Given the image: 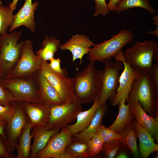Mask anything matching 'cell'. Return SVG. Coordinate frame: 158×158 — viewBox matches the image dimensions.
I'll use <instances>...</instances> for the list:
<instances>
[{
    "label": "cell",
    "instance_id": "obj_45",
    "mask_svg": "<svg viewBox=\"0 0 158 158\" xmlns=\"http://www.w3.org/2000/svg\"><path fill=\"white\" fill-rule=\"evenodd\" d=\"M153 23L157 27H158V22H153Z\"/></svg>",
    "mask_w": 158,
    "mask_h": 158
},
{
    "label": "cell",
    "instance_id": "obj_27",
    "mask_svg": "<svg viewBox=\"0 0 158 158\" xmlns=\"http://www.w3.org/2000/svg\"><path fill=\"white\" fill-rule=\"evenodd\" d=\"M120 134L121 137L120 139L128 147L133 157L140 158L137 144L138 135L133 122L127 126Z\"/></svg>",
    "mask_w": 158,
    "mask_h": 158
},
{
    "label": "cell",
    "instance_id": "obj_28",
    "mask_svg": "<svg viewBox=\"0 0 158 158\" xmlns=\"http://www.w3.org/2000/svg\"><path fill=\"white\" fill-rule=\"evenodd\" d=\"M135 7L143 8L152 14H154L156 10L152 6L149 0H120L116 5V11L119 14L126 10Z\"/></svg>",
    "mask_w": 158,
    "mask_h": 158
},
{
    "label": "cell",
    "instance_id": "obj_46",
    "mask_svg": "<svg viewBox=\"0 0 158 158\" xmlns=\"http://www.w3.org/2000/svg\"><path fill=\"white\" fill-rule=\"evenodd\" d=\"M2 4V2L1 1V0H0V5H1Z\"/></svg>",
    "mask_w": 158,
    "mask_h": 158
},
{
    "label": "cell",
    "instance_id": "obj_5",
    "mask_svg": "<svg viewBox=\"0 0 158 158\" xmlns=\"http://www.w3.org/2000/svg\"><path fill=\"white\" fill-rule=\"evenodd\" d=\"M134 33L131 30L123 29L116 35H113L110 39L94 45L88 54L89 61L103 62L114 57L126 45L133 41Z\"/></svg>",
    "mask_w": 158,
    "mask_h": 158
},
{
    "label": "cell",
    "instance_id": "obj_26",
    "mask_svg": "<svg viewBox=\"0 0 158 158\" xmlns=\"http://www.w3.org/2000/svg\"><path fill=\"white\" fill-rule=\"evenodd\" d=\"M60 44V40L54 36L50 37L46 36L41 45V48L36 52L37 56L42 61H47L54 58Z\"/></svg>",
    "mask_w": 158,
    "mask_h": 158
},
{
    "label": "cell",
    "instance_id": "obj_41",
    "mask_svg": "<svg viewBox=\"0 0 158 158\" xmlns=\"http://www.w3.org/2000/svg\"><path fill=\"white\" fill-rule=\"evenodd\" d=\"M6 125L0 123V134H1L6 139L4 134V130Z\"/></svg>",
    "mask_w": 158,
    "mask_h": 158
},
{
    "label": "cell",
    "instance_id": "obj_24",
    "mask_svg": "<svg viewBox=\"0 0 158 158\" xmlns=\"http://www.w3.org/2000/svg\"><path fill=\"white\" fill-rule=\"evenodd\" d=\"M88 141L73 137L72 140L67 145L60 158H90Z\"/></svg>",
    "mask_w": 158,
    "mask_h": 158
},
{
    "label": "cell",
    "instance_id": "obj_16",
    "mask_svg": "<svg viewBox=\"0 0 158 158\" xmlns=\"http://www.w3.org/2000/svg\"><path fill=\"white\" fill-rule=\"evenodd\" d=\"M35 77L38 87L40 103L49 107L63 104L56 90L40 70L35 74Z\"/></svg>",
    "mask_w": 158,
    "mask_h": 158
},
{
    "label": "cell",
    "instance_id": "obj_44",
    "mask_svg": "<svg viewBox=\"0 0 158 158\" xmlns=\"http://www.w3.org/2000/svg\"><path fill=\"white\" fill-rule=\"evenodd\" d=\"M158 13H157V15L154 17V18H153V20L154 21V22H158Z\"/></svg>",
    "mask_w": 158,
    "mask_h": 158
},
{
    "label": "cell",
    "instance_id": "obj_11",
    "mask_svg": "<svg viewBox=\"0 0 158 158\" xmlns=\"http://www.w3.org/2000/svg\"><path fill=\"white\" fill-rule=\"evenodd\" d=\"M40 71L56 90L63 104L77 101L73 91L71 78L54 71L47 61H43Z\"/></svg>",
    "mask_w": 158,
    "mask_h": 158
},
{
    "label": "cell",
    "instance_id": "obj_20",
    "mask_svg": "<svg viewBox=\"0 0 158 158\" xmlns=\"http://www.w3.org/2000/svg\"><path fill=\"white\" fill-rule=\"evenodd\" d=\"M100 106L97 98L89 109L80 112L76 116V122L73 125L66 126L70 134L72 135L86 129L90 124L96 110Z\"/></svg>",
    "mask_w": 158,
    "mask_h": 158
},
{
    "label": "cell",
    "instance_id": "obj_48",
    "mask_svg": "<svg viewBox=\"0 0 158 158\" xmlns=\"http://www.w3.org/2000/svg\"><path fill=\"white\" fill-rule=\"evenodd\" d=\"M0 67H1V65H0Z\"/></svg>",
    "mask_w": 158,
    "mask_h": 158
},
{
    "label": "cell",
    "instance_id": "obj_12",
    "mask_svg": "<svg viewBox=\"0 0 158 158\" xmlns=\"http://www.w3.org/2000/svg\"><path fill=\"white\" fill-rule=\"evenodd\" d=\"M123 53L121 50L114 57L116 61L122 62L124 69L119 76V85L116 93L109 99L112 105L114 106L118 105L122 99H124L126 101L128 99L135 73V70L124 60Z\"/></svg>",
    "mask_w": 158,
    "mask_h": 158
},
{
    "label": "cell",
    "instance_id": "obj_29",
    "mask_svg": "<svg viewBox=\"0 0 158 158\" xmlns=\"http://www.w3.org/2000/svg\"><path fill=\"white\" fill-rule=\"evenodd\" d=\"M14 19L13 11L9 6L0 5V35L6 32L7 30L12 24Z\"/></svg>",
    "mask_w": 158,
    "mask_h": 158
},
{
    "label": "cell",
    "instance_id": "obj_33",
    "mask_svg": "<svg viewBox=\"0 0 158 158\" xmlns=\"http://www.w3.org/2000/svg\"><path fill=\"white\" fill-rule=\"evenodd\" d=\"M13 104L3 105L0 104V123L6 125L11 120L14 113Z\"/></svg>",
    "mask_w": 158,
    "mask_h": 158
},
{
    "label": "cell",
    "instance_id": "obj_34",
    "mask_svg": "<svg viewBox=\"0 0 158 158\" xmlns=\"http://www.w3.org/2000/svg\"><path fill=\"white\" fill-rule=\"evenodd\" d=\"M6 139L0 134V158H16Z\"/></svg>",
    "mask_w": 158,
    "mask_h": 158
},
{
    "label": "cell",
    "instance_id": "obj_21",
    "mask_svg": "<svg viewBox=\"0 0 158 158\" xmlns=\"http://www.w3.org/2000/svg\"><path fill=\"white\" fill-rule=\"evenodd\" d=\"M107 109L106 104L101 105L96 110L95 116L88 127L83 131L73 135V138L75 139L89 141L102 125L103 118Z\"/></svg>",
    "mask_w": 158,
    "mask_h": 158
},
{
    "label": "cell",
    "instance_id": "obj_35",
    "mask_svg": "<svg viewBox=\"0 0 158 158\" xmlns=\"http://www.w3.org/2000/svg\"><path fill=\"white\" fill-rule=\"evenodd\" d=\"M15 101L16 100L12 94L4 87L0 81V104L10 105Z\"/></svg>",
    "mask_w": 158,
    "mask_h": 158
},
{
    "label": "cell",
    "instance_id": "obj_6",
    "mask_svg": "<svg viewBox=\"0 0 158 158\" xmlns=\"http://www.w3.org/2000/svg\"><path fill=\"white\" fill-rule=\"evenodd\" d=\"M103 62V69L97 71L101 87L98 98L100 105L106 104L108 99L115 95L119 85V72L123 68V63L121 61L114 62L111 59H107Z\"/></svg>",
    "mask_w": 158,
    "mask_h": 158
},
{
    "label": "cell",
    "instance_id": "obj_4",
    "mask_svg": "<svg viewBox=\"0 0 158 158\" xmlns=\"http://www.w3.org/2000/svg\"><path fill=\"white\" fill-rule=\"evenodd\" d=\"M124 60L134 70L148 72L154 59L158 63V44L152 40L137 41L123 53Z\"/></svg>",
    "mask_w": 158,
    "mask_h": 158
},
{
    "label": "cell",
    "instance_id": "obj_39",
    "mask_svg": "<svg viewBox=\"0 0 158 158\" xmlns=\"http://www.w3.org/2000/svg\"><path fill=\"white\" fill-rule=\"evenodd\" d=\"M120 0H109L108 6L109 11H116V5Z\"/></svg>",
    "mask_w": 158,
    "mask_h": 158
},
{
    "label": "cell",
    "instance_id": "obj_7",
    "mask_svg": "<svg viewBox=\"0 0 158 158\" xmlns=\"http://www.w3.org/2000/svg\"><path fill=\"white\" fill-rule=\"evenodd\" d=\"M0 81L4 87L11 92L16 101L30 103L40 102L35 75L27 77L0 78Z\"/></svg>",
    "mask_w": 158,
    "mask_h": 158
},
{
    "label": "cell",
    "instance_id": "obj_13",
    "mask_svg": "<svg viewBox=\"0 0 158 158\" xmlns=\"http://www.w3.org/2000/svg\"><path fill=\"white\" fill-rule=\"evenodd\" d=\"M73 137L66 127L52 136L45 147L37 154L35 158H60Z\"/></svg>",
    "mask_w": 158,
    "mask_h": 158
},
{
    "label": "cell",
    "instance_id": "obj_8",
    "mask_svg": "<svg viewBox=\"0 0 158 158\" xmlns=\"http://www.w3.org/2000/svg\"><path fill=\"white\" fill-rule=\"evenodd\" d=\"M43 62L34 53L32 42L30 40L24 41L19 60L11 73L4 78L34 76L41 69Z\"/></svg>",
    "mask_w": 158,
    "mask_h": 158
},
{
    "label": "cell",
    "instance_id": "obj_15",
    "mask_svg": "<svg viewBox=\"0 0 158 158\" xmlns=\"http://www.w3.org/2000/svg\"><path fill=\"white\" fill-rule=\"evenodd\" d=\"M94 44L89 37L83 35L78 34L72 36L67 42L60 45L59 48L63 51H70L73 56L72 63L79 59V65H80L83 56L85 54H88L91 49L90 47Z\"/></svg>",
    "mask_w": 158,
    "mask_h": 158
},
{
    "label": "cell",
    "instance_id": "obj_36",
    "mask_svg": "<svg viewBox=\"0 0 158 158\" xmlns=\"http://www.w3.org/2000/svg\"><path fill=\"white\" fill-rule=\"evenodd\" d=\"M95 2V12L94 16L96 17L100 14L105 17L109 13L108 5L106 3V0H94Z\"/></svg>",
    "mask_w": 158,
    "mask_h": 158
},
{
    "label": "cell",
    "instance_id": "obj_2",
    "mask_svg": "<svg viewBox=\"0 0 158 158\" xmlns=\"http://www.w3.org/2000/svg\"><path fill=\"white\" fill-rule=\"evenodd\" d=\"M94 63L90 61L84 69L71 78L76 100L81 104L94 102L99 94L100 85Z\"/></svg>",
    "mask_w": 158,
    "mask_h": 158
},
{
    "label": "cell",
    "instance_id": "obj_32",
    "mask_svg": "<svg viewBox=\"0 0 158 158\" xmlns=\"http://www.w3.org/2000/svg\"><path fill=\"white\" fill-rule=\"evenodd\" d=\"M96 133L100 137L104 142L121 138L120 134L115 132L108 127H105L102 124L98 128Z\"/></svg>",
    "mask_w": 158,
    "mask_h": 158
},
{
    "label": "cell",
    "instance_id": "obj_40",
    "mask_svg": "<svg viewBox=\"0 0 158 158\" xmlns=\"http://www.w3.org/2000/svg\"><path fill=\"white\" fill-rule=\"evenodd\" d=\"M18 0H13L12 2L9 4V7L11 10L14 11L16 9L17 3Z\"/></svg>",
    "mask_w": 158,
    "mask_h": 158
},
{
    "label": "cell",
    "instance_id": "obj_22",
    "mask_svg": "<svg viewBox=\"0 0 158 158\" xmlns=\"http://www.w3.org/2000/svg\"><path fill=\"white\" fill-rule=\"evenodd\" d=\"M60 131L58 130H46L44 128L33 129L30 135L33 142L31 147L29 158H35L37 153L45 147L51 137Z\"/></svg>",
    "mask_w": 158,
    "mask_h": 158
},
{
    "label": "cell",
    "instance_id": "obj_19",
    "mask_svg": "<svg viewBox=\"0 0 158 158\" xmlns=\"http://www.w3.org/2000/svg\"><path fill=\"white\" fill-rule=\"evenodd\" d=\"M133 123L136 131L139 143L138 150L140 157L147 158L150 155L158 150V145L154 142V139L135 119Z\"/></svg>",
    "mask_w": 158,
    "mask_h": 158
},
{
    "label": "cell",
    "instance_id": "obj_42",
    "mask_svg": "<svg viewBox=\"0 0 158 158\" xmlns=\"http://www.w3.org/2000/svg\"><path fill=\"white\" fill-rule=\"evenodd\" d=\"M128 157V155L124 152H121L116 157V158H127Z\"/></svg>",
    "mask_w": 158,
    "mask_h": 158
},
{
    "label": "cell",
    "instance_id": "obj_17",
    "mask_svg": "<svg viewBox=\"0 0 158 158\" xmlns=\"http://www.w3.org/2000/svg\"><path fill=\"white\" fill-rule=\"evenodd\" d=\"M32 0H25L22 7L15 15V19L10 27L9 32L21 26H24L34 32L37 23L34 20V14L35 10L39 3L37 1L34 3Z\"/></svg>",
    "mask_w": 158,
    "mask_h": 158
},
{
    "label": "cell",
    "instance_id": "obj_3",
    "mask_svg": "<svg viewBox=\"0 0 158 158\" xmlns=\"http://www.w3.org/2000/svg\"><path fill=\"white\" fill-rule=\"evenodd\" d=\"M22 32L8 34L7 32L0 36V72L1 78L7 77L14 69L22 54L24 41L18 42Z\"/></svg>",
    "mask_w": 158,
    "mask_h": 158
},
{
    "label": "cell",
    "instance_id": "obj_25",
    "mask_svg": "<svg viewBox=\"0 0 158 158\" xmlns=\"http://www.w3.org/2000/svg\"><path fill=\"white\" fill-rule=\"evenodd\" d=\"M32 125L29 121L26 124L20 136L18 142L16 144V150L17 155L16 158H29L31 151L30 135Z\"/></svg>",
    "mask_w": 158,
    "mask_h": 158
},
{
    "label": "cell",
    "instance_id": "obj_10",
    "mask_svg": "<svg viewBox=\"0 0 158 158\" xmlns=\"http://www.w3.org/2000/svg\"><path fill=\"white\" fill-rule=\"evenodd\" d=\"M15 111L10 121L6 125L4 134L11 150H16L20 136L29 120L23 108L22 102L13 101Z\"/></svg>",
    "mask_w": 158,
    "mask_h": 158
},
{
    "label": "cell",
    "instance_id": "obj_47",
    "mask_svg": "<svg viewBox=\"0 0 158 158\" xmlns=\"http://www.w3.org/2000/svg\"><path fill=\"white\" fill-rule=\"evenodd\" d=\"M1 78V73L0 72V78Z\"/></svg>",
    "mask_w": 158,
    "mask_h": 158
},
{
    "label": "cell",
    "instance_id": "obj_31",
    "mask_svg": "<svg viewBox=\"0 0 158 158\" xmlns=\"http://www.w3.org/2000/svg\"><path fill=\"white\" fill-rule=\"evenodd\" d=\"M104 142L96 133L88 141L90 157H94L102 151Z\"/></svg>",
    "mask_w": 158,
    "mask_h": 158
},
{
    "label": "cell",
    "instance_id": "obj_43",
    "mask_svg": "<svg viewBox=\"0 0 158 158\" xmlns=\"http://www.w3.org/2000/svg\"><path fill=\"white\" fill-rule=\"evenodd\" d=\"M146 33L147 34H152V35H155L158 36V27H157L156 28V29L155 30H154L153 31H149L148 32H146Z\"/></svg>",
    "mask_w": 158,
    "mask_h": 158
},
{
    "label": "cell",
    "instance_id": "obj_9",
    "mask_svg": "<svg viewBox=\"0 0 158 158\" xmlns=\"http://www.w3.org/2000/svg\"><path fill=\"white\" fill-rule=\"evenodd\" d=\"M82 111L81 104L77 101L51 106L49 119L44 129L60 130L74 121Z\"/></svg>",
    "mask_w": 158,
    "mask_h": 158
},
{
    "label": "cell",
    "instance_id": "obj_23",
    "mask_svg": "<svg viewBox=\"0 0 158 158\" xmlns=\"http://www.w3.org/2000/svg\"><path fill=\"white\" fill-rule=\"evenodd\" d=\"M125 102V100L122 99L118 104L119 111L118 116L114 123L108 127L119 134L134 119L130 111V104H126Z\"/></svg>",
    "mask_w": 158,
    "mask_h": 158
},
{
    "label": "cell",
    "instance_id": "obj_37",
    "mask_svg": "<svg viewBox=\"0 0 158 158\" xmlns=\"http://www.w3.org/2000/svg\"><path fill=\"white\" fill-rule=\"evenodd\" d=\"M50 63H48V64L52 70L65 77L67 76V74L66 70L61 68L60 63L61 60L60 58L55 59L54 58L50 60Z\"/></svg>",
    "mask_w": 158,
    "mask_h": 158
},
{
    "label": "cell",
    "instance_id": "obj_18",
    "mask_svg": "<svg viewBox=\"0 0 158 158\" xmlns=\"http://www.w3.org/2000/svg\"><path fill=\"white\" fill-rule=\"evenodd\" d=\"M129 104L130 111L134 119L158 142V117H153L147 114L143 109L139 101H134Z\"/></svg>",
    "mask_w": 158,
    "mask_h": 158
},
{
    "label": "cell",
    "instance_id": "obj_1",
    "mask_svg": "<svg viewBox=\"0 0 158 158\" xmlns=\"http://www.w3.org/2000/svg\"><path fill=\"white\" fill-rule=\"evenodd\" d=\"M135 73L131 89L125 103L138 101L144 110L153 117H158V94L149 73L135 70Z\"/></svg>",
    "mask_w": 158,
    "mask_h": 158
},
{
    "label": "cell",
    "instance_id": "obj_38",
    "mask_svg": "<svg viewBox=\"0 0 158 158\" xmlns=\"http://www.w3.org/2000/svg\"><path fill=\"white\" fill-rule=\"evenodd\" d=\"M148 72L153 80L156 92L158 94V63L152 64Z\"/></svg>",
    "mask_w": 158,
    "mask_h": 158
},
{
    "label": "cell",
    "instance_id": "obj_14",
    "mask_svg": "<svg viewBox=\"0 0 158 158\" xmlns=\"http://www.w3.org/2000/svg\"><path fill=\"white\" fill-rule=\"evenodd\" d=\"M24 110L34 129L44 128L48 122L50 114V107L40 102H22Z\"/></svg>",
    "mask_w": 158,
    "mask_h": 158
},
{
    "label": "cell",
    "instance_id": "obj_30",
    "mask_svg": "<svg viewBox=\"0 0 158 158\" xmlns=\"http://www.w3.org/2000/svg\"><path fill=\"white\" fill-rule=\"evenodd\" d=\"M124 145L120 139L104 142L101 152L104 157L113 158Z\"/></svg>",
    "mask_w": 158,
    "mask_h": 158
}]
</instances>
